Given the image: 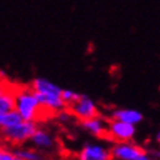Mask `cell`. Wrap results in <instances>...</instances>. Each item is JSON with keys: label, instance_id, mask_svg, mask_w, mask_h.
I'll return each instance as SVG.
<instances>
[{"label": "cell", "instance_id": "1", "mask_svg": "<svg viewBox=\"0 0 160 160\" xmlns=\"http://www.w3.org/2000/svg\"><path fill=\"white\" fill-rule=\"evenodd\" d=\"M14 111L22 120L33 122L39 121L44 112L31 87H20L14 91Z\"/></svg>", "mask_w": 160, "mask_h": 160}, {"label": "cell", "instance_id": "2", "mask_svg": "<svg viewBox=\"0 0 160 160\" xmlns=\"http://www.w3.org/2000/svg\"><path fill=\"white\" fill-rule=\"evenodd\" d=\"M37 126H38L37 122L22 120V121H20L18 124H16L13 126H9L7 129H2L0 130V137L14 147L23 146L26 142H29L30 137L35 132Z\"/></svg>", "mask_w": 160, "mask_h": 160}, {"label": "cell", "instance_id": "3", "mask_svg": "<svg viewBox=\"0 0 160 160\" xmlns=\"http://www.w3.org/2000/svg\"><path fill=\"white\" fill-rule=\"evenodd\" d=\"M112 160H147L150 156L147 150L133 142L113 143L109 148Z\"/></svg>", "mask_w": 160, "mask_h": 160}, {"label": "cell", "instance_id": "4", "mask_svg": "<svg viewBox=\"0 0 160 160\" xmlns=\"http://www.w3.org/2000/svg\"><path fill=\"white\" fill-rule=\"evenodd\" d=\"M67 109L70 112L72 116L78 120V121H82V120H86V118H90V117L99 115L98 104L95 103V100L92 98H90L89 95H86V94L79 95L78 99L74 103H72L70 106H68Z\"/></svg>", "mask_w": 160, "mask_h": 160}, {"label": "cell", "instance_id": "5", "mask_svg": "<svg viewBox=\"0 0 160 160\" xmlns=\"http://www.w3.org/2000/svg\"><path fill=\"white\" fill-rule=\"evenodd\" d=\"M135 125L126 124L117 120H108L107 124V139L118 143V142H132L135 137Z\"/></svg>", "mask_w": 160, "mask_h": 160}, {"label": "cell", "instance_id": "6", "mask_svg": "<svg viewBox=\"0 0 160 160\" xmlns=\"http://www.w3.org/2000/svg\"><path fill=\"white\" fill-rule=\"evenodd\" d=\"M29 142L34 148L43 151L44 154H47L48 151H53L58 147L56 135L47 128H41V126H37V129L30 137Z\"/></svg>", "mask_w": 160, "mask_h": 160}, {"label": "cell", "instance_id": "7", "mask_svg": "<svg viewBox=\"0 0 160 160\" xmlns=\"http://www.w3.org/2000/svg\"><path fill=\"white\" fill-rule=\"evenodd\" d=\"M78 160H112L108 147L100 143H85L78 151Z\"/></svg>", "mask_w": 160, "mask_h": 160}, {"label": "cell", "instance_id": "8", "mask_svg": "<svg viewBox=\"0 0 160 160\" xmlns=\"http://www.w3.org/2000/svg\"><path fill=\"white\" fill-rule=\"evenodd\" d=\"M107 124L108 121L100 115L79 121V126L82 128V130L99 139H107Z\"/></svg>", "mask_w": 160, "mask_h": 160}, {"label": "cell", "instance_id": "9", "mask_svg": "<svg viewBox=\"0 0 160 160\" xmlns=\"http://www.w3.org/2000/svg\"><path fill=\"white\" fill-rule=\"evenodd\" d=\"M30 87L35 94L41 95H60L62 90V87H60L58 83H55L51 79L44 77H35L31 81Z\"/></svg>", "mask_w": 160, "mask_h": 160}, {"label": "cell", "instance_id": "10", "mask_svg": "<svg viewBox=\"0 0 160 160\" xmlns=\"http://www.w3.org/2000/svg\"><path fill=\"white\" fill-rule=\"evenodd\" d=\"M111 118L126 122V124L138 125L143 121V113L141 111L133 109V108H116L112 111Z\"/></svg>", "mask_w": 160, "mask_h": 160}, {"label": "cell", "instance_id": "11", "mask_svg": "<svg viewBox=\"0 0 160 160\" xmlns=\"http://www.w3.org/2000/svg\"><path fill=\"white\" fill-rule=\"evenodd\" d=\"M12 151L22 160H48V158H47V155L43 151H39L34 148L33 146L31 147L18 146V147L12 148Z\"/></svg>", "mask_w": 160, "mask_h": 160}, {"label": "cell", "instance_id": "12", "mask_svg": "<svg viewBox=\"0 0 160 160\" xmlns=\"http://www.w3.org/2000/svg\"><path fill=\"white\" fill-rule=\"evenodd\" d=\"M14 109V91L7 87L0 92V113Z\"/></svg>", "mask_w": 160, "mask_h": 160}, {"label": "cell", "instance_id": "13", "mask_svg": "<svg viewBox=\"0 0 160 160\" xmlns=\"http://www.w3.org/2000/svg\"><path fill=\"white\" fill-rule=\"evenodd\" d=\"M20 121H22V118L14 109L9 112H3V113H0V130L13 126L18 124Z\"/></svg>", "mask_w": 160, "mask_h": 160}, {"label": "cell", "instance_id": "14", "mask_svg": "<svg viewBox=\"0 0 160 160\" xmlns=\"http://www.w3.org/2000/svg\"><path fill=\"white\" fill-rule=\"evenodd\" d=\"M79 95H81L79 92H77L74 90H70V89H62L61 90V99L64 103H65L67 107L70 106L72 103H74L78 99Z\"/></svg>", "mask_w": 160, "mask_h": 160}, {"label": "cell", "instance_id": "15", "mask_svg": "<svg viewBox=\"0 0 160 160\" xmlns=\"http://www.w3.org/2000/svg\"><path fill=\"white\" fill-rule=\"evenodd\" d=\"M0 160H22V159H20L12 150L5 148L4 146L0 145Z\"/></svg>", "mask_w": 160, "mask_h": 160}, {"label": "cell", "instance_id": "16", "mask_svg": "<svg viewBox=\"0 0 160 160\" xmlns=\"http://www.w3.org/2000/svg\"><path fill=\"white\" fill-rule=\"evenodd\" d=\"M147 154L151 159L154 160H160V146L159 147H152L147 150Z\"/></svg>", "mask_w": 160, "mask_h": 160}, {"label": "cell", "instance_id": "17", "mask_svg": "<svg viewBox=\"0 0 160 160\" xmlns=\"http://www.w3.org/2000/svg\"><path fill=\"white\" fill-rule=\"evenodd\" d=\"M5 89H7V86H5V83L3 82V79L0 78V92H2L3 90H5Z\"/></svg>", "mask_w": 160, "mask_h": 160}, {"label": "cell", "instance_id": "18", "mask_svg": "<svg viewBox=\"0 0 160 160\" xmlns=\"http://www.w3.org/2000/svg\"><path fill=\"white\" fill-rule=\"evenodd\" d=\"M155 139H156V143H158V145L160 146V130L156 133V137H155Z\"/></svg>", "mask_w": 160, "mask_h": 160}, {"label": "cell", "instance_id": "19", "mask_svg": "<svg viewBox=\"0 0 160 160\" xmlns=\"http://www.w3.org/2000/svg\"><path fill=\"white\" fill-rule=\"evenodd\" d=\"M147 160H154V159H151V158H148V159H147Z\"/></svg>", "mask_w": 160, "mask_h": 160}]
</instances>
